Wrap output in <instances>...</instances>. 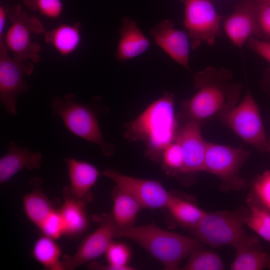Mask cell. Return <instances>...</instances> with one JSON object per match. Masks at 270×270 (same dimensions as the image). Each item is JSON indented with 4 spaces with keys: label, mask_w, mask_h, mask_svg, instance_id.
Masks as SVG:
<instances>
[{
    "label": "cell",
    "mask_w": 270,
    "mask_h": 270,
    "mask_svg": "<svg viewBox=\"0 0 270 270\" xmlns=\"http://www.w3.org/2000/svg\"><path fill=\"white\" fill-rule=\"evenodd\" d=\"M224 31L231 42L242 48L251 37L261 36L258 20L257 0H243L224 21Z\"/></svg>",
    "instance_id": "cell-13"
},
{
    "label": "cell",
    "mask_w": 270,
    "mask_h": 270,
    "mask_svg": "<svg viewBox=\"0 0 270 270\" xmlns=\"http://www.w3.org/2000/svg\"><path fill=\"white\" fill-rule=\"evenodd\" d=\"M42 158L40 152L32 153L30 148L10 142L7 152L0 158V184L6 182L23 168L38 169Z\"/></svg>",
    "instance_id": "cell-18"
},
{
    "label": "cell",
    "mask_w": 270,
    "mask_h": 270,
    "mask_svg": "<svg viewBox=\"0 0 270 270\" xmlns=\"http://www.w3.org/2000/svg\"><path fill=\"white\" fill-rule=\"evenodd\" d=\"M32 254L46 269L63 270L61 250L55 240L44 235L38 238L34 244Z\"/></svg>",
    "instance_id": "cell-23"
},
{
    "label": "cell",
    "mask_w": 270,
    "mask_h": 270,
    "mask_svg": "<svg viewBox=\"0 0 270 270\" xmlns=\"http://www.w3.org/2000/svg\"><path fill=\"white\" fill-rule=\"evenodd\" d=\"M166 208L178 223L190 228L196 225L206 214L194 204L171 194Z\"/></svg>",
    "instance_id": "cell-24"
},
{
    "label": "cell",
    "mask_w": 270,
    "mask_h": 270,
    "mask_svg": "<svg viewBox=\"0 0 270 270\" xmlns=\"http://www.w3.org/2000/svg\"><path fill=\"white\" fill-rule=\"evenodd\" d=\"M105 254L108 262L107 266H102L94 262L90 265L89 268L95 270H134V268L128 264L130 258V251L126 244L112 242L107 248Z\"/></svg>",
    "instance_id": "cell-26"
},
{
    "label": "cell",
    "mask_w": 270,
    "mask_h": 270,
    "mask_svg": "<svg viewBox=\"0 0 270 270\" xmlns=\"http://www.w3.org/2000/svg\"><path fill=\"white\" fill-rule=\"evenodd\" d=\"M221 118L243 140L262 152H270L258 107L249 90L240 104L220 114Z\"/></svg>",
    "instance_id": "cell-7"
},
{
    "label": "cell",
    "mask_w": 270,
    "mask_h": 270,
    "mask_svg": "<svg viewBox=\"0 0 270 270\" xmlns=\"http://www.w3.org/2000/svg\"><path fill=\"white\" fill-rule=\"evenodd\" d=\"M270 1V0H269Z\"/></svg>",
    "instance_id": "cell-37"
},
{
    "label": "cell",
    "mask_w": 270,
    "mask_h": 270,
    "mask_svg": "<svg viewBox=\"0 0 270 270\" xmlns=\"http://www.w3.org/2000/svg\"><path fill=\"white\" fill-rule=\"evenodd\" d=\"M9 7L7 6H0V40H2L6 31V26L8 20Z\"/></svg>",
    "instance_id": "cell-35"
},
{
    "label": "cell",
    "mask_w": 270,
    "mask_h": 270,
    "mask_svg": "<svg viewBox=\"0 0 270 270\" xmlns=\"http://www.w3.org/2000/svg\"><path fill=\"white\" fill-rule=\"evenodd\" d=\"M230 264L232 270H261L270 266V255L264 252L258 243L236 251Z\"/></svg>",
    "instance_id": "cell-25"
},
{
    "label": "cell",
    "mask_w": 270,
    "mask_h": 270,
    "mask_svg": "<svg viewBox=\"0 0 270 270\" xmlns=\"http://www.w3.org/2000/svg\"><path fill=\"white\" fill-rule=\"evenodd\" d=\"M150 32L156 44L171 58L188 69L191 46L188 34L176 28L170 20L160 22Z\"/></svg>",
    "instance_id": "cell-15"
},
{
    "label": "cell",
    "mask_w": 270,
    "mask_h": 270,
    "mask_svg": "<svg viewBox=\"0 0 270 270\" xmlns=\"http://www.w3.org/2000/svg\"><path fill=\"white\" fill-rule=\"evenodd\" d=\"M42 235L55 240L64 234V224L59 210H54L38 227Z\"/></svg>",
    "instance_id": "cell-31"
},
{
    "label": "cell",
    "mask_w": 270,
    "mask_h": 270,
    "mask_svg": "<svg viewBox=\"0 0 270 270\" xmlns=\"http://www.w3.org/2000/svg\"><path fill=\"white\" fill-rule=\"evenodd\" d=\"M125 128L127 139L144 142L147 156L154 160L162 158L166 148L175 140L178 131L173 94L164 92Z\"/></svg>",
    "instance_id": "cell-2"
},
{
    "label": "cell",
    "mask_w": 270,
    "mask_h": 270,
    "mask_svg": "<svg viewBox=\"0 0 270 270\" xmlns=\"http://www.w3.org/2000/svg\"><path fill=\"white\" fill-rule=\"evenodd\" d=\"M246 225L258 236L270 242V212L256 205L250 207L245 219Z\"/></svg>",
    "instance_id": "cell-28"
},
{
    "label": "cell",
    "mask_w": 270,
    "mask_h": 270,
    "mask_svg": "<svg viewBox=\"0 0 270 270\" xmlns=\"http://www.w3.org/2000/svg\"><path fill=\"white\" fill-rule=\"evenodd\" d=\"M116 238L132 240L160 262L166 270L178 269L186 256L203 248L196 238L162 229L154 224L126 228L116 226Z\"/></svg>",
    "instance_id": "cell-3"
},
{
    "label": "cell",
    "mask_w": 270,
    "mask_h": 270,
    "mask_svg": "<svg viewBox=\"0 0 270 270\" xmlns=\"http://www.w3.org/2000/svg\"><path fill=\"white\" fill-rule=\"evenodd\" d=\"M113 205L110 213L117 228L132 226L142 206L130 194L115 186L112 192Z\"/></svg>",
    "instance_id": "cell-22"
},
{
    "label": "cell",
    "mask_w": 270,
    "mask_h": 270,
    "mask_svg": "<svg viewBox=\"0 0 270 270\" xmlns=\"http://www.w3.org/2000/svg\"><path fill=\"white\" fill-rule=\"evenodd\" d=\"M249 156L250 152L242 148L208 142L204 171L218 177L223 188L240 190L246 182L240 170Z\"/></svg>",
    "instance_id": "cell-8"
},
{
    "label": "cell",
    "mask_w": 270,
    "mask_h": 270,
    "mask_svg": "<svg viewBox=\"0 0 270 270\" xmlns=\"http://www.w3.org/2000/svg\"><path fill=\"white\" fill-rule=\"evenodd\" d=\"M34 68L30 62L10 57L3 41L0 40V100L8 113L16 114L18 96L30 89L24 76L30 75Z\"/></svg>",
    "instance_id": "cell-10"
},
{
    "label": "cell",
    "mask_w": 270,
    "mask_h": 270,
    "mask_svg": "<svg viewBox=\"0 0 270 270\" xmlns=\"http://www.w3.org/2000/svg\"><path fill=\"white\" fill-rule=\"evenodd\" d=\"M246 44L254 52L270 62V42L256 37L248 39Z\"/></svg>",
    "instance_id": "cell-34"
},
{
    "label": "cell",
    "mask_w": 270,
    "mask_h": 270,
    "mask_svg": "<svg viewBox=\"0 0 270 270\" xmlns=\"http://www.w3.org/2000/svg\"><path fill=\"white\" fill-rule=\"evenodd\" d=\"M163 166L168 170H180L183 164V155L179 144L174 141L164 150L162 155Z\"/></svg>",
    "instance_id": "cell-32"
},
{
    "label": "cell",
    "mask_w": 270,
    "mask_h": 270,
    "mask_svg": "<svg viewBox=\"0 0 270 270\" xmlns=\"http://www.w3.org/2000/svg\"><path fill=\"white\" fill-rule=\"evenodd\" d=\"M64 161L70 182L66 189L74 198L88 204L92 200L90 190L99 176V170L92 164L75 158H66Z\"/></svg>",
    "instance_id": "cell-16"
},
{
    "label": "cell",
    "mask_w": 270,
    "mask_h": 270,
    "mask_svg": "<svg viewBox=\"0 0 270 270\" xmlns=\"http://www.w3.org/2000/svg\"><path fill=\"white\" fill-rule=\"evenodd\" d=\"M224 264L220 256L216 252L203 250L192 252L186 264L182 268L184 270H222Z\"/></svg>",
    "instance_id": "cell-27"
},
{
    "label": "cell",
    "mask_w": 270,
    "mask_h": 270,
    "mask_svg": "<svg viewBox=\"0 0 270 270\" xmlns=\"http://www.w3.org/2000/svg\"><path fill=\"white\" fill-rule=\"evenodd\" d=\"M92 220L98 226L88 234L79 245L76 252L71 256L62 258L63 270H73L105 254L114 238H116V226L110 214L94 215Z\"/></svg>",
    "instance_id": "cell-11"
},
{
    "label": "cell",
    "mask_w": 270,
    "mask_h": 270,
    "mask_svg": "<svg viewBox=\"0 0 270 270\" xmlns=\"http://www.w3.org/2000/svg\"><path fill=\"white\" fill-rule=\"evenodd\" d=\"M196 92L181 102L182 112L188 120L200 122L236 106L242 85L232 81L231 72L224 68L208 67L194 77Z\"/></svg>",
    "instance_id": "cell-1"
},
{
    "label": "cell",
    "mask_w": 270,
    "mask_h": 270,
    "mask_svg": "<svg viewBox=\"0 0 270 270\" xmlns=\"http://www.w3.org/2000/svg\"><path fill=\"white\" fill-rule=\"evenodd\" d=\"M119 32L120 35L116 52V58L119 61L131 60L141 55L151 44L131 18H123Z\"/></svg>",
    "instance_id": "cell-17"
},
{
    "label": "cell",
    "mask_w": 270,
    "mask_h": 270,
    "mask_svg": "<svg viewBox=\"0 0 270 270\" xmlns=\"http://www.w3.org/2000/svg\"><path fill=\"white\" fill-rule=\"evenodd\" d=\"M50 106L52 114L60 117L70 132L98 146L104 155L113 154L114 148L105 142L99 126L98 114L93 105L80 102L74 94L69 93L62 97L54 96Z\"/></svg>",
    "instance_id": "cell-5"
},
{
    "label": "cell",
    "mask_w": 270,
    "mask_h": 270,
    "mask_svg": "<svg viewBox=\"0 0 270 270\" xmlns=\"http://www.w3.org/2000/svg\"><path fill=\"white\" fill-rule=\"evenodd\" d=\"M246 216L238 212H206L190 230L196 238L212 247L230 246L236 251L258 242L248 236L244 228Z\"/></svg>",
    "instance_id": "cell-4"
},
{
    "label": "cell",
    "mask_w": 270,
    "mask_h": 270,
    "mask_svg": "<svg viewBox=\"0 0 270 270\" xmlns=\"http://www.w3.org/2000/svg\"><path fill=\"white\" fill-rule=\"evenodd\" d=\"M64 202L59 211L64 224V234L69 237L80 236L87 230L89 222L86 204L72 196L65 186L62 189Z\"/></svg>",
    "instance_id": "cell-19"
},
{
    "label": "cell",
    "mask_w": 270,
    "mask_h": 270,
    "mask_svg": "<svg viewBox=\"0 0 270 270\" xmlns=\"http://www.w3.org/2000/svg\"><path fill=\"white\" fill-rule=\"evenodd\" d=\"M8 16L10 24L0 40L3 41L14 57L24 62H38L40 60L38 54L40 48L32 40L31 34L44 33L42 23L34 16L29 17L19 4L9 8Z\"/></svg>",
    "instance_id": "cell-6"
},
{
    "label": "cell",
    "mask_w": 270,
    "mask_h": 270,
    "mask_svg": "<svg viewBox=\"0 0 270 270\" xmlns=\"http://www.w3.org/2000/svg\"><path fill=\"white\" fill-rule=\"evenodd\" d=\"M269 268H270V267H269Z\"/></svg>",
    "instance_id": "cell-36"
},
{
    "label": "cell",
    "mask_w": 270,
    "mask_h": 270,
    "mask_svg": "<svg viewBox=\"0 0 270 270\" xmlns=\"http://www.w3.org/2000/svg\"><path fill=\"white\" fill-rule=\"evenodd\" d=\"M25 6L52 20L58 18L63 12L62 0H22Z\"/></svg>",
    "instance_id": "cell-29"
},
{
    "label": "cell",
    "mask_w": 270,
    "mask_h": 270,
    "mask_svg": "<svg viewBox=\"0 0 270 270\" xmlns=\"http://www.w3.org/2000/svg\"><path fill=\"white\" fill-rule=\"evenodd\" d=\"M258 20L260 36L270 37V1L257 0Z\"/></svg>",
    "instance_id": "cell-33"
},
{
    "label": "cell",
    "mask_w": 270,
    "mask_h": 270,
    "mask_svg": "<svg viewBox=\"0 0 270 270\" xmlns=\"http://www.w3.org/2000/svg\"><path fill=\"white\" fill-rule=\"evenodd\" d=\"M184 4V24L191 48L203 44L212 46L220 31L221 16L210 0H182Z\"/></svg>",
    "instance_id": "cell-9"
},
{
    "label": "cell",
    "mask_w": 270,
    "mask_h": 270,
    "mask_svg": "<svg viewBox=\"0 0 270 270\" xmlns=\"http://www.w3.org/2000/svg\"><path fill=\"white\" fill-rule=\"evenodd\" d=\"M82 38V28L79 22L61 24L44 32L46 42L63 56L72 54L80 46Z\"/></svg>",
    "instance_id": "cell-20"
},
{
    "label": "cell",
    "mask_w": 270,
    "mask_h": 270,
    "mask_svg": "<svg viewBox=\"0 0 270 270\" xmlns=\"http://www.w3.org/2000/svg\"><path fill=\"white\" fill-rule=\"evenodd\" d=\"M102 174L132 196L142 208L160 209L166 207L170 193L160 182L128 176L112 169H106Z\"/></svg>",
    "instance_id": "cell-12"
},
{
    "label": "cell",
    "mask_w": 270,
    "mask_h": 270,
    "mask_svg": "<svg viewBox=\"0 0 270 270\" xmlns=\"http://www.w3.org/2000/svg\"><path fill=\"white\" fill-rule=\"evenodd\" d=\"M30 183L32 190L23 196V206L29 220L38 227L54 208L42 190V180L34 177Z\"/></svg>",
    "instance_id": "cell-21"
},
{
    "label": "cell",
    "mask_w": 270,
    "mask_h": 270,
    "mask_svg": "<svg viewBox=\"0 0 270 270\" xmlns=\"http://www.w3.org/2000/svg\"><path fill=\"white\" fill-rule=\"evenodd\" d=\"M253 194L257 206L270 212V170L258 176L252 184Z\"/></svg>",
    "instance_id": "cell-30"
},
{
    "label": "cell",
    "mask_w": 270,
    "mask_h": 270,
    "mask_svg": "<svg viewBox=\"0 0 270 270\" xmlns=\"http://www.w3.org/2000/svg\"><path fill=\"white\" fill-rule=\"evenodd\" d=\"M175 141L180 145L183 155L180 172H203L208 142L202 137L200 122L188 120L178 130Z\"/></svg>",
    "instance_id": "cell-14"
}]
</instances>
